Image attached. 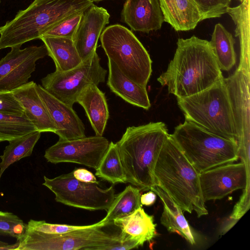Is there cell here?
<instances>
[{"label":"cell","mask_w":250,"mask_h":250,"mask_svg":"<svg viewBox=\"0 0 250 250\" xmlns=\"http://www.w3.org/2000/svg\"><path fill=\"white\" fill-rule=\"evenodd\" d=\"M100 38L108 59L128 78L146 87L152 73V61L134 34L116 24L105 28Z\"/></svg>","instance_id":"8"},{"label":"cell","mask_w":250,"mask_h":250,"mask_svg":"<svg viewBox=\"0 0 250 250\" xmlns=\"http://www.w3.org/2000/svg\"><path fill=\"white\" fill-rule=\"evenodd\" d=\"M170 135L199 173L239 157L237 141L214 134L186 120Z\"/></svg>","instance_id":"6"},{"label":"cell","mask_w":250,"mask_h":250,"mask_svg":"<svg viewBox=\"0 0 250 250\" xmlns=\"http://www.w3.org/2000/svg\"><path fill=\"white\" fill-rule=\"evenodd\" d=\"M157 195L152 190H148L146 193L141 195L140 202L142 205L149 206L154 204L156 200Z\"/></svg>","instance_id":"37"},{"label":"cell","mask_w":250,"mask_h":250,"mask_svg":"<svg viewBox=\"0 0 250 250\" xmlns=\"http://www.w3.org/2000/svg\"><path fill=\"white\" fill-rule=\"evenodd\" d=\"M98 223L61 234L46 233L27 227L18 250H125L119 233L104 230Z\"/></svg>","instance_id":"7"},{"label":"cell","mask_w":250,"mask_h":250,"mask_svg":"<svg viewBox=\"0 0 250 250\" xmlns=\"http://www.w3.org/2000/svg\"><path fill=\"white\" fill-rule=\"evenodd\" d=\"M150 190L159 196L163 206V210L160 217L161 223L169 232L176 233L190 245H195V237L182 209L159 186H155Z\"/></svg>","instance_id":"23"},{"label":"cell","mask_w":250,"mask_h":250,"mask_svg":"<svg viewBox=\"0 0 250 250\" xmlns=\"http://www.w3.org/2000/svg\"><path fill=\"white\" fill-rule=\"evenodd\" d=\"M42 185L64 205L89 210H105L111 205L115 191L113 186L103 188L98 183H85L76 179L72 171L50 179L44 176Z\"/></svg>","instance_id":"9"},{"label":"cell","mask_w":250,"mask_h":250,"mask_svg":"<svg viewBox=\"0 0 250 250\" xmlns=\"http://www.w3.org/2000/svg\"><path fill=\"white\" fill-rule=\"evenodd\" d=\"M40 39L44 43L48 56L54 62L55 71L60 72L68 71L83 61L72 39L48 36H42Z\"/></svg>","instance_id":"24"},{"label":"cell","mask_w":250,"mask_h":250,"mask_svg":"<svg viewBox=\"0 0 250 250\" xmlns=\"http://www.w3.org/2000/svg\"></svg>","instance_id":"41"},{"label":"cell","mask_w":250,"mask_h":250,"mask_svg":"<svg viewBox=\"0 0 250 250\" xmlns=\"http://www.w3.org/2000/svg\"><path fill=\"white\" fill-rule=\"evenodd\" d=\"M91 0L93 2H94V1H99L103 0Z\"/></svg>","instance_id":"39"},{"label":"cell","mask_w":250,"mask_h":250,"mask_svg":"<svg viewBox=\"0 0 250 250\" xmlns=\"http://www.w3.org/2000/svg\"><path fill=\"white\" fill-rule=\"evenodd\" d=\"M164 21L177 31L193 29L202 16L193 0H159Z\"/></svg>","instance_id":"21"},{"label":"cell","mask_w":250,"mask_h":250,"mask_svg":"<svg viewBox=\"0 0 250 250\" xmlns=\"http://www.w3.org/2000/svg\"><path fill=\"white\" fill-rule=\"evenodd\" d=\"M202 194L205 202L221 199L247 184L246 165L244 162L221 165L199 173Z\"/></svg>","instance_id":"13"},{"label":"cell","mask_w":250,"mask_h":250,"mask_svg":"<svg viewBox=\"0 0 250 250\" xmlns=\"http://www.w3.org/2000/svg\"><path fill=\"white\" fill-rule=\"evenodd\" d=\"M34 82H27L12 92L24 109V115L40 132L55 133L56 128L36 89Z\"/></svg>","instance_id":"19"},{"label":"cell","mask_w":250,"mask_h":250,"mask_svg":"<svg viewBox=\"0 0 250 250\" xmlns=\"http://www.w3.org/2000/svg\"><path fill=\"white\" fill-rule=\"evenodd\" d=\"M11 48L0 60V92L12 91L27 83L36 69V62L48 55L44 44Z\"/></svg>","instance_id":"12"},{"label":"cell","mask_w":250,"mask_h":250,"mask_svg":"<svg viewBox=\"0 0 250 250\" xmlns=\"http://www.w3.org/2000/svg\"><path fill=\"white\" fill-rule=\"evenodd\" d=\"M140 190L131 185L115 196L107 211L105 217L98 223L102 226L112 224L115 219L127 216L140 207H142L140 202Z\"/></svg>","instance_id":"26"},{"label":"cell","mask_w":250,"mask_h":250,"mask_svg":"<svg viewBox=\"0 0 250 250\" xmlns=\"http://www.w3.org/2000/svg\"><path fill=\"white\" fill-rule=\"evenodd\" d=\"M121 17L133 30L146 33L160 29L164 21L159 0H126Z\"/></svg>","instance_id":"18"},{"label":"cell","mask_w":250,"mask_h":250,"mask_svg":"<svg viewBox=\"0 0 250 250\" xmlns=\"http://www.w3.org/2000/svg\"><path fill=\"white\" fill-rule=\"evenodd\" d=\"M27 227L37 231L50 234H61L70 231L86 228L89 225L74 226L66 224H50L45 221H36L31 219L27 224Z\"/></svg>","instance_id":"34"},{"label":"cell","mask_w":250,"mask_h":250,"mask_svg":"<svg viewBox=\"0 0 250 250\" xmlns=\"http://www.w3.org/2000/svg\"><path fill=\"white\" fill-rule=\"evenodd\" d=\"M203 20L220 17L226 13L231 0H193Z\"/></svg>","instance_id":"33"},{"label":"cell","mask_w":250,"mask_h":250,"mask_svg":"<svg viewBox=\"0 0 250 250\" xmlns=\"http://www.w3.org/2000/svg\"><path fill=\"white\" fill-rule=\"evenodd\" d=\"M112 224L120 229V239L126 250L142 247L157 234L153 216L146 213L142 207L127 216L114 220Z\"/></svg>","instance_id":"17"},{"label":"cell","mask_w":250,"mask_h":250,"mask_svg":"<svg viewBox=\"0 0 250 250\" xmlns=\"http://www.w3.org/2000/svg\"><path fill=\"white\" fill-rule=\"evenodd\" d=\"M209 42L220 69L230 70L236 62L234 40L231 34L221 24L217 23Z\"/></svg>","instance_id":"27"},{"label":"cell","mask_w":250,"mask_h":250,"mask_svg":"<svg viewBox=\"0 0 250 250\" xmlns=\"http://www.w3.org/2000/svg\"><path fill=\"white\" fill-rule=\"evenodd\" d=\"M155 186L164 190L182 209L194 211L198 217L208 214L203 199L199 173L186 157L170 134L155 163Z\"/></svg>","instance_id":"2"},{"label":"cell","mask_w":250,"mask_h":250,"mask_svg":"<svg viewBox=\"0 0 250 250\" xmlns=\"http://www.w3.org/2000/svg\"><path fill=\"white\" fill-rule=\"evenodd\" d=\"M0 113L14 116H23L24 109L12 91L0 92Z\"/></svg>","instance_id":"35"},{"label":"cell","mask_w":250,"mask_h":250,"mask_svg":"<svg viewBox=\"0 0 250 250\" xmlns=\"http://www.w3.org/2000/svg\"><path fill=\"white\" fill-rule=\"evenodd\" d=\"M177 99L186 120L208 132L238 143L224 78L200 92Z\"/></svg>","instance_id":"5"},{"label":"cell","mask_w":250,"mask_h":250,"mask_svg":"<svg viewBox=\"0 0 250 250\" xmlns=\"http://www.w3.org/2000/svg\"><path fill=\"white\" fill-rule=\"evenodd\" d=\"M84 11L76 13L62 20L46 31L42 36L63 37L73 40Z\"/></svg>","instance_id":"32"},{"label":"cell","mask_w":250,"mask_h":250,"mask_svg":"<svg viewBox=\"0 0 250 250\" xmlns=\"http://www.w3.org/2000/svg\"><path fill=\"white\" fill-rule=\"evenodd\" d=\"M107 70L95 51L76 67L64 72L54 71L41 80L42 87L58 100L73 107L86 85H98L105 81Z\"/></svg>","instance_id":"10"},{"label":"cell","mask_w":250,"mask_h":250,"mask_svg":"<svg viewBox=\"0 0 250 250\" xmlns=\"http://www.w3.org/2000/svg\"><path fill=\"white\" fill-rule=\"evenodd\" d=\"M41 132L35 131L21 137L9 141L0 156V179L4 171L12 164L20 159L30 156L39 140Z\"/></svg>","instance_id":"28"},{"label":"cell","mask_w":250,"mask_h":250,"mask_svg":"<svg viewBox=\"0 0 250 250\" xmlns=\"http://www.w3.org/2000/svg\"><path fill=\"white\" fill-rule=\"evenodd\" d=\"M91 0H34L0 27V49L20 46L40 39L48 29L70 16L84 11Z\"/></svg>","instance_id":"4"},{"label":"cell","mask_w":250,"mask_h":250,"mask_svg":"<svg viewBox=\"0 0 250 250\" xmlns=\"http://www.w3.org/2000/svg\"><path fill=\"white\" fill-rule=\"evenodd\" d=\"M231 106L240 149L250 136V70L240 66L224 78Z\"/></svg>","instance_id":"14"},{"label":"cell","mask_w":250,"mask_h":250,"mask_svg":"<svg viewBox=\"0 0 250 250\" xmlns=\"http://www.w3.org/2000/svg\"><path fill=\"white\" fill-rule=\"evenodd\" d=\"M239 0L241 1H242L243 0Z\"/></svg>","instance_id":"40"},{"label":"cell","mask_w":250,"mask_h":250,"mask_svg":"<svg viewBox=\"0 0 250 250\" xmlns=\"http://www.w3.org/2000/svg\"><path fill=\"white\" fill-rule=\"evenodd\" d=\"M109 18L105 9L94 4L83 12L72 40L82 61L96 51L98 40Z\"/></svg>","instance_id":"16"},{"label":"cell","mask_w":250,"mask_h":250,"mask_svg":"<svg viewBox=\"0 0 250 250\" xmlns=\"http://www.w3.org/2000/svg\"><path fill=\"white\" fill-rule=\"evenodd\" d=\"M226 13L231 17L236 25L235 36L240 43V66L250 68V0H243L235 7H229Z\"/></svg>","instance_id":"25"},{"label":"cell","mask_w":250,"mask_h":250,"mask_svg":"<svg viewBox=\"0 0 250 250\" xmlns=\"http://www.w3.org/2000/svg\"><path fill=\"white\" fill-rule=\"evenodd\" d=\"M169 134L162 122L128 127L117 146L126 177V182L140 191L155 186V163Z\"/></svg>","instance_id":"3"},{"label":"cell","mask_w":250,"mask_h":250,"mask_svg":"<svg viewBox=\"0 0 250 250\" xmlns=\"http://www.w3.org/2000/svg\"><path fill=\"white\" fill-rule=\"evenodd\" d=\"M19 246V242L17 241V242L12 245H7L0 246V250H18V248Z\"/></svg>","instance_id":"38"},{"label":"cell","mask_w":250,"mask_h":250,"mask_svg":"<svg viewBox=\"0 0 250 250\" xmlns=\"http://www.w3.org/2000/svg\"><path fill=\"white\" fill-rule=\"evenodd\" d=\"M108 66L107 85L111 91L129 104L148 110L151 104L146 87L125 75L110 60Z\"/></svg>","instance_id":"20"},{"label":"cell","mask_w":250,"mask_h":250,"mask_svg":"<svg viewBox=\"0 0 250 250\" xmlns=\"http://www.w3.org/2000/svg\"><path fill=\"white\" fill-rule=\"evenodd\" d=\"M76 103L84 108L96 135L103 136L109 115L104 93L97 85L90 84L81 91Z\"/></svg>","instance_id":"22"},{"label":"cell","mask_w":250,"mask_h":250,"mask_svg":"<svg viewBox=\"0 0 250 250\" xmlns=\"http://www.w3.org/2000/svg\"><path fill=\"white\" fill-rule=\"evenodd\" d=\"M37 92L55 125L60 141H70L86 137L84 125L73 107L63 103L37 84Z\"/></svg>","instance_id":"15"},{"label":"cell","mask_w":250,"mask_h":250,"mask_svg":"<svg viewBox=\"0 0 250 250\" xmlns=\"http://www.w3.org/2000/svg\"><path fill=\"white\" fill-rule=\"evenodd\" d=\"M27 225L11 212L0 211V235L14 237L17 241L24 235Z\"/></svg>","instance_id":"31"},{"label":"cell","mask_w":250,"mask_h":250,"mask_svg":"<svg viewBox=\"0 0 250 250\" xmlns=\"http://www.w3.org/2000/svg\"><path fill=\"white\" fill-rule=\"evenodd\" d=\"M95 175L113 185L126 183V175L116 143H109L106 151L96 169Z\"/></svg>","instance_id":"29"},{"label":"cell","mask_w":250,"mask_h":250,"mask_svg":"<svg viewBox=\"0 0 250 250\" xmlns=\"http://www.w3.org/2000/svg\"><path fill=\"white\" fill-rule=\"evenodd\" d=\"M224 78L209 41L193 36L178 40L173 58L157 81L167 87L169 93L183 98L208 89Z\"/></svg>","instance_id":"1"},{"label":"cell","mask_w":250,"mask_h":250,"mask_svg":"<svg viewBox=\"0 0 250 250\" xmlns=\"http://www.w3.org/2000/svg\"><path fill=\"white\" fill-rule=\"evenodd\" d=\"M72 172L74 177L80 181L85 183L99 182L91 172L85 168H75Z\"/></svg>","instance_id":"36"},{"label":"cell","mask_w":250,"mask_h":250,"mask_svg":"<svg viewBox=\"0 0 250 250\" xmlns=\"http://www.w3.org/2000/svg\"><path fill=\"white\" fill-rule=\"evenodd\" d=\"M37 131L25 115L14 116L0 113V142L10 141Z\"/></svg>","instance_id":"30"},{"label":"cell","mask_w":250,"mask_h":250,"mask_svg":"<svg viewBox=\"0 0 250 250\" xmlns=\"http://www.w3.org/2000/svg\"><path fill=\"white\" fill-rule=\"evenodd\" d=\"M109 144L106 138L97 135L70 141L59 140L45 150L44 156L53 164L73 163L96 169Z\"/></svg>","instance_id":"11"}]
</instances>
